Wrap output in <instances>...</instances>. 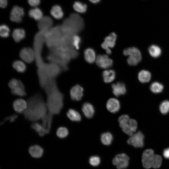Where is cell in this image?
I'll list each match as a JSON object with an SVG mask.
<instances>
[{"mask_svg": "<svg viewBox=\"0 0 169 169\" xmlns=\"http://www.w3.org/2000/svg\"><path fill=\"white\" fill-rule=\"evenodd\" d=\"M27 107L23 113L25 119L30 121L37 122L47 114V108L42 95L37 93L28 98Z\"/></svg>", "mask_w": 169, "mask_h": 169, "instance_id": "cell-1", "label": "cell"}, {"mask_svg": "<svg viewBox=\"0 0 169 169\" xmlns=\"http://www.w3.org/2000/svg\"><path fill=\"white\" fill-rule=\"evenodd\" d=\"M67 35L61 26H56L46 32L45 44L49 50L56 49L61 44Z\"/></svg>", "mask_w": 169, "mask_h": 169, "instance_id": "cell-2", "label": "cell"}, {"mask_svg": "<svg viewBox=\"0 0 169 169\" xmlns=\"http://www.w3.org/2000/svg\"><path fill=\"white\" fill-rule=\"evenodd\" d=\"M47 95L46 104L48 112L53 115L59 114L64 105L63 94L57 89Z\"/></svg>", "mask_w": 169, "mask_h": 169, "instance_id": "cell-3", "label": "cell"}, {"mask_svg": "<svg viewBox=\"0 0 169 169\" xmlns=\"http://www.w3.org/2000/svg\"><path fill=\"white\" fill-rule=\"evenodd\" d=\"M71 58L67 53L58 49L49 50L47 56L49 62L57 64L63 70L67 69V64Z\"/></svg>", "mask_w": 169, "mask_h": 169, "instance_id": "cell-4", "label": "cell"}, {"mask_svg": "<svg viewBox=\"0 0 169 169\" xmlns=\"http://www.w3.org/2000/svg\"><path fill=\"white\" fill-rule=\"evenodd\" d=\"M48 31H39L35 35L33 42V48L36 55V65L38 67L43 64L42 53L44 44H45V34Z\"/></svg>", "mask_w": 169, "mask_h": 169, "instance_id": "cell-5", "label": "cell"}, {"mask_svg": "<svg viewBox=\"0 0 169 169\" xmlns=\"http://www.w3.org/2000/svg\"><path fill=\"white\" fill-rule=\"evenodd\" d=\"M162 159L159 155H155L153 150L147 149L143 153L142 162L143 167L146 169L151 167L156 169L159 168L161 164Z\"/></svg>", "mask_w": 169, "mask_h": 169, "instance_id": "cell-6", "label": "cell"}, {"mask_svg": "<svg viewBox=\"0 0 169 169\" xmlns=\"http://www.w3.org/2000/svg\"><path fill=\"white\" fill-rule=\"evenodd\" d=\"M118 121L120 127L126 134L131 136L136 131L137 127V121L135 120L130 119L128 115H121L118 118Z\"/></svg>", "mask_w": 169, "mask_h": 169, "instance_id": "cell-7", "label": "cell"}, {"mask_svg": "<svg viewBox=\"0 0 169 169\" xmlns=\"http://www.w3.org/2000/svg\"><path fill=\"white\" fill-rule=\"evenodd\" d=\"M38 68H40L42 69L48 79H55L63 70L59 65L51 62L44 63Z\"/></svg>", "mask_w": 169, "mask_h": 169, "instance_id": "cell-8", "label": "cell"}, {"mask_svg": "<svg viewBox=\"0 0 169 169\" xmlns=\"http://www.w3.org/2000/svg\"><path fill=\"white\" fill-rule=\"evenodd\" d=\"M123 54L125 56H128L127 62L130 65H136L141 59V53L136 47H130L125 49L123 51Z\"/></svg>", "mask_w": 169, "mask_h": 169, "instance_id": "cell-9", "label": "cell"}, {"mask_svg": "<svg viewBox=\"0 0 169 169\" xmlns=\"http://www.w3.org/2000/svg\"><path fill=\"white\" fill-rule=\"evenodd\" d=\"M117 39V35L112 32L106 36L101 44V47L104 49L108 55L111 54V49L114 47Z\"/></svg>", "mask_w": 169, "mask_h": 169, "instance_id": "cell-10", "label": "cell"}, {"mask_svg": "<svg viewBox=\"0 0 169 169\" xmlns=\"http://www.w3.org/2000/svg\"><path fill=\"white\" fill-rule=\"evenodd\" d=\"M19 55L22 60L27 63L30 64L35 60V54L33 48H23L20 50Z\"/></svg>", "mask_w": 169, "mask_h": 169, "instance_id": "cell-11", "label": "cell"}, {"mask_svg": "<svg viewBox=\"0 0 169 169\" xmlns=\"http://www.w3.org/2000/svg\"><path fill=\"white\" fill-rule=\"evenodd\" d=\"M129 158L125 153L116 155L113 158L112 163L116 166L118 169H124L126 168L129 164Z\"/></svg>", "mask_w": 169, "mask_h": 169, "instance_id": "cell-12", "label": "cell"}, {"mask_svg": "<svg viewBox=\"0 0 169 169\" xmlns=\"http://www.w3.org/2000/svg\"><path fill=\"white\" fill-rule=\"evenodd\" d=\"M144 136L140 131L134 133L130 136L127 143L136 148H141L144 146Z\"/></svg>", "mask_w": 169, "mask_h": 169, "instance_id": "cell-13", "label": "cell"}, {"mask_svg": "<svg viewBox=\"0 0 169 169\" xmlns=\"http://www.w3.org/2000/svg\"><path fill=\"white\" fill-rule=\"evenodd\" d=\"M96 64L100 68L105 69L111 67L113 64L112 60L106 54H100L97 56L95 61Z\"/></svg>", "mask_w": 169, "mask_h": 169, "instance_id": "cell-14", "label": "cell"}, {"mask_svg": "<svg viewBox=\"0 0 169 169\" xmlns=\"http://www.w3.org/2000/svg\"><path fill=\"white\" fill-rule=\"evenodd\" d=\"M24 14L23 9L18 6H15L10 12V18L11 20L17 23H21Z\"/></svg>", "mask_w": 169, "mask_h": 169, "instance_id": "cell-15", "label": "cell"}, {"mask_svg": "<svg viewBox=\"0 0 169 169\" xmlns=\"http://www.w3.org/2000/svg\"><path fill=\"white\" fill-rule=\"evenodd\" d=\"M53 24L52 18L49 16H45L38 21V27L39 31H48L52 28Z\"/></svg>", "mask_w": 169, "mask_h": 169, "instance_id": "cell-16", "label": "cell"}, {"mask_svg": "<svg viewBox=\"0 0 169 169\" xmlns=\"http://www.w3.org/2000/svg\"><path fill=\"white\" fill-rule=\"evenodd\" d=\"M14 111L18 114L23 113L27 107V101L22 98L15 100L12 104Z\"/></svg>", "mask_w": 169, "mask_h": 169, "instance_id": "cell-17", "label": "cell"}, {"mask_svg": "<svg viewBox=\"0 0 169 169\" xmlns=\"http://www.w3.org/2000/svg\"><path fill=\"white\" fill-rule=\"evenodd\" d=\"M83 91L84 89L80 85L77 84L73 86L70 91L71 99L73 100H80L83 96Z\"/></svg>", "mask_w": 169, "mask_h": 169, "instance_id": "cell-18", "label": "cell"}, {"mask_svg": "<svg viewBox=\"0 0 169 169\" xmlns=\"http://www.w3.org/2000/svg\"><path fill=\"white\" fill-rule=\"evenodd\" d=\"M111 88L113 94L117 97L124 95L126 92L125 86L121 82H118L113 84L111 85Z\"/></svg>", "mask_w": 169, "mask_h": 169, "instance_id": "cell-19", "label": "cell"}, {"mask_svg": "<svg viewBox=\"0 0 169 169\" xmlns=\"http://www.w3.org/2000/svg\"><path fill=\"white\" fill-rule=\"evenodd\" d=\"M106 107L107 110L112 113L118 112L120 108V104L118 100L115 98H111L107 101Z\"/></svg>", "mask_w": 169, "mask_h": 169, "instance_id": "cell-20", "label": "cell"}, {"mask_svg": "<svg viewBox=\"0 0 169 169\" xmlns=\"http://www.w3.org/2000/svg\"><path fill=\"white\" fill-rule=\"evenodd\" d=\"M53 115L48 112L41 119L42 125L45 131L46 134H48L50 132Z\"/></svg>", "mask_w": 169, "mask_h": 169, "instance_id": "cell-21", "label": "cell"}, {"mask_svg": "<svg viewBox=\"0 0 169 169\" xmlns=\"http://www.w3.org/2000/svg\"><path fill=\"white\" fill-rule=\"evenodd\" d=\"M28 152L30 155L34 158H39L43 155L44 150L40 146L34 145L29 147Z\"/></svg>", "mask_w": 169, "mask_h": 169, "instance_id": "cell-22", "label": "cell"}, {"mask_svg": "<svg viewBox=\"0 0 169 169\" xmlns=\"http://www.w3.org/2000/svg\"><path fill=\"white\" fill-rule=\"evenodd\" d=\"M97 56L95 50L92 48H87L84 51V58L88 63L92 64L95 62Z\"/></svg>", "mask_w": 169, "mask_h": 169, "instance_id": "cell-23", "label": "cell"}, {"mask_svg": "<svg viewBox=\"0 0 169 169\" xmlns=\"http://www.w3.org/2000/svg\"><path fill=\"white\" fill-rule=\"evenodd\" d=\"M12 36L15 42L19 43L25 38V31L22 28H16L13 30Z\"/></svg>", "mask_w": 169, "mask_h": 169, "instance_id": "cell-24", "label": "cell"}, {"mask_svg": "<svg viewBox=\"0 0 169 169\" xmlns=\"http://www.w3.org/2000/svg\"><path fill=\"white\" fill-rule=\"evenodd\" d=\"M82 110L84 116L88 118H92L95 113V109L93 105L88 102L83 104Z\"/></svg>", "mask_w": 169, "mask_h": 169, "instance_id": "cell-25", "label": "cell"}, {"mask_svg": "<svg viewBox=\"0 0 169 169\" xmlns=\"http://www.w3.org/2000/svg\"><path fill=\"white\" fill-rule=\"evenodd\" d=\"M58 88L57 83L55 79H49L45 83L42 89L47 95Z\"/></svg>", "mask_w": 169, "mask_h": 169, "instance_id": "cell-26", "label": "cell"}, {"mask_svg": "<svg viewBox=\"0 0 169 169\" xmlns=\"http://www.w3.org/2000/svg\"><path fill=\"white\" fill-rule=\"evenodd\" d=\"M102 75L103 80L105 82L110 83L115 79L116 74L114 70L107 69L103 72Z\"/></svg>", "mask_w": 169, "mask_h": 169, "instance_id": "cell-27", "label": "cell"}, {"mask_svg": "<svg viewBox=\"0 0 169 169\" xmlns=\"http://www.w3.org/2000/svg\"><path fill=\"white\" fill-rule=\"evenodd\" d=\"M50 13L51 15L55 19H60L64 16V13L61 8L59 5H55L52 8Z\"/></svg>", "mask_w": 169, "mask_h": 169, "instance_id": "cell-28", "label": "cell"}, {"mask_svg": "<svg viewBox=\"0 0 169 169\" xmlns=\"http://www.w3.org/2000/svg\"><path fill=\"white\" fill-rule=\"evenodd\" d=\"M30 127L40 137H43L46 134L45 131L42 125L38 122H32L30 125Z\"/></svg>", "mask_w": 169, "mask_h": 169, "instance_id": "cell-29", "label": "cell"}, {"mask_svg": "<svg viewBox=\"0 0 169 169\" xmlns=\"http://www.w3.org/2000/svg\"><path fill=\"white\" fill-rule=\"evenodd\" d=\"M67 117L73 121H79L81 120V117L77 110L73 109H69L66 113Z\"/></svg>", "mask_w": 169, "mask_h": 169, "instance_id": "cell-30", "label": "cell"}, {"mask_svg": "<svg viewBox=\"0 0 169 169\" xmlns=\"http://www.w3.org/2000/svg\"><path fill=\"white\" fill-rule=\"evenodd\" d=\"M13 68L17 72L24 73L26 70V66L25 62L22 60H16L12 63Z\"/></svg>", "mask_w": 169, "mask_h": 169, "instance_id": "cell-31", "label": "cell"}, {"mask_svg": "<svg viewBox=\"0 0 169 169\" xmlns=\"http://www.w3.org/2000/svg\"><path fill=\"white\" fill-rule=\"evenodd\" d=\"M28 15L30 17L38 21L43 17L42 10L38 8L30 9L28 12Z\"/></svg>", "mask_w": 169, "mask_h": 169, "instance_id": "cell-32", "label": "cell"}, {"mask_svg": "<svg viewBox=\"0 0 169 169\" xmlns=\"http://www.w3.org/2000/svg\"><path fill=\"white\" fill-rule=\"evenodd\" d=\"M151 77V73L148 71L142 70L138 74V79L139 81L142 83L148 82Z\"/></svg>", "mask_w": 169, "mask_h": 169, "instance_id": "cell-33", "label": "cell"}, {"mask_svg": "<svg viewBox=\"0 0 169 169\" xmlns=\"http://www.w3.org/2000/svg\"><path fill=\"white\" fill-rule=\"evenodd\" d=\"M113 140L112 134L110 132H106L102 133L100 136L101 142L104 145L108 146L112 143Z\"/></svg>", "mask_w": 169, "mask_h": 169, "instance_id": "cell-34", "label": "cell"}, {"mask_svg": "<svg viewBox=\"0 0 169 169\" xmlns=\"http://www.w3.org/2000/svg\"><path fill=\"white\" fill-rule=\"evenodd\" d=\"M148 52L150 55L155 58H158L160 56L161 53V48L155 45H152L149 47Z\"/></svg>", "mask_w": 169, "mask_h": 169, "instance_id": "cell-35", "label": "cell"}, {"mask_svg": "<svg viewBox=\"0 0 169 169\" xmlns=\"http://www.w3.org/2000/svg\"><path fill=\"white\" fill-rule=\"evenodd\" d=\"M73 8L75 11L80 13H85L87 9L86 5L79 1H76L74 3Z\"/></svg>", "mask_w": 169, "mask_h": 169, "instance_id": "cell-36", "label": "cell"}, {"mask_svg": "<svg viewBox=\"0 0 169 169\" xmlns=\"http://www.w3.org/2000/svg\"><path fill=\"white\" fill-rule=\"evenodd\" d=\"M11 94L14 95L21 97H24L26 95V92L24 85L17 87L11 90Z\"/></svg>", "mask_w": 169, "mask_h": 169, "instance_id": "cell-37", "label": "cell"}, {"mask_svg": "<svg viewBox=\"0 0 169 169\" xmlns=\"http://www.w3.org/2000/svg\"><path fill=\"white\" fill-rule=\"evenodd\" d=\"M163 88V86L162 84L157 82L152 83L150 86L151 90L154 93H161L162 91Z\"/></svg>", "mask_w": 169, "mask_h": 169, "instance_id": "cell-38", "label": "cell"}, {"mask_svg": "<svg viewBox=\"0 0 169 169\" xmlns=\"http://www.w3.org/2000/svg\"><path fill=\"white\" fill-rule=\"evenodd\" d=\"M68 134V130L66 127L64 126H61L58 128L56 132L57 136L61 139L66 137Z\"/></svg>", "mask_w": 169, "mask_h": 169, "instance_id": "cell-39", "label": "cell"}, {"mask_svg": "<svg viewBox=\"0 0 169 169\" xmlns=\"http://www.w3.org/2000/svg\"><path fill=\"white\" fill-rule=\"evenodd\" d=\"M10 30L9 27L6 24H3L0 27V35L3 38L8 37L9 35Z\"/></svg>", "mask_w": 169, "mask_h": 169, "instance_id": "cell-40", "label": "cell"}, {"mask_svg": "<svg viewBox=\"0 0 169 169\" xmlns=\"http://www.w3.org/2000/svg\"><path fill=\"white\" fill-rule=\"evenodd\" d=\"M24 85L23 83L21 80L15 78H13L11 79L8 84V86L11 90Z\"/></svg>", "mask_w": 169, "mask_h": 169, "instance_id": "cell-41", "label": "cell"}, {"mask_svg": "<svg viewBox=\"0 0 169 169\" xmlns=\"http://www.w3.org/2000/svg\"><path fill=\"white\" fill-rule=\"evenodd\" d=\"M159 109L161 112L163 114H166L169 111V101L165 100L160 104Z\"/></svg>", "mask_w": 169, "mask_h": 169, "instance_id": "cell-42", "label": "cell"}, {"mask_svg": "<svg viewBox=\"0 0 169 169\" xmlns=\"http://www.w3.org/2000/svg\"><path fill=\"white\" fill-rule=\"evenodd\" d=\"M81 39L78 35H74L72 38V44L73 48L76 49L78 50L80 48V45L81 43Z\"/></svg>", "mask_w": 169, "mask_h": 169, "instance_id": "cell-43", "label": "cell"}, {"mask_svg": "<svg viewBox=\"0 0 169 169\" xmlns=\"http://www.w3.org/2000/svg\"><path fill=\"white\" fill-rule=\"evenodd\" d=\"M89 162L91 165L96 166L100 164V158L98 156H92L90 158Z\"/></svg>", "mask_w": 169, "mask_h": 169, "instance_id": "cell-44", "label": "cell"}, {"mask_svg": "<svg viewBox=\"0 0 169 169\" xmlns=\"http://www.w3.org/2000/svg\"><path fill=\"white\" fill-rule=\"evenodd\" d=\"M18 115L16 114H13L11 115L8 116L5 118L3 121L1 122L0 125L3 124L7 121H9L10 122H13L18 118Z\"/></svg>", "mask_w": 169, "mask_h": 169, "instance_id": "cell-45", "label": "cell"}, {"mask_svg": "<svg viewBox=\"0 0 169 169\" xmlns=\"http://www.w3.org/2000/svg\"><path fill=\"white\" fill-rule=\"evenodd\" d=\"M29 5L33 7H36L40 3V0H28Z\"/></svg>", "mask_w": 169, "mask_h": 169, "instance_id": "cell-46", "label": "cell"}, {"mask_svg": "<svg viewBox=\"0 0 169 169\" xmlns=\"http://www.w3.org/2000/svg\"><path fill=\"white\" fill-rule=\"evenodd\" d=\"M163 155L165 158L169 159V148H166L163 151Z\"/></svg>", "mask_w": 169, "mask_h": 169, "instance_id": "cell-47", "label": "cell"}, {"mask_svg": "<svg viewBox=\"0 0 169 169\" xmlns=\"http://www.w3.org/2000/svg\"><path fill=\"white\" fill-rule=\"evenodd\" d=\"M7 0H0V6L1 8H5L7 7Z\"/></svg>", "mask_w": 169, "mask_h": 169, "instance_id": "cell-48", "label": "cell"}, {"mask_svg": "<svg viewBox=\"0 0 169 169\" xmlns=\"http://www.w3.org/2000/svg\"><path fill=\"white\" fill-rule=\"evenodd\" d=\"M91 2L94 3H96L99 2L100 0H89Z\"/></svg>", "mask_w": 169, "mask_h": 169, "instance_id": "cell-49", "label": "cell"}]
</instances>
